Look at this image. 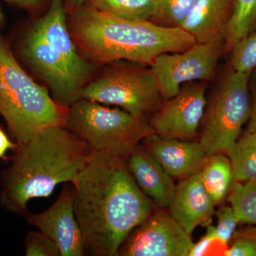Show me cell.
<instances>
[{"label":"cell","instance_id":"9c48e42d","mask_svg":"<svg viewBox=\"0 0 256 256\" xmlns=\"http://www.w3.org/2000/svg\"><path fill=\"white\" fill-rule=\"evenodd\" d=\"M224 50V43L196 42L182 52L158 56L150 66L163 99L174 97L186 82L213 78Z\"/></svg>","mask_w":256,"mask_h":256},{"label":"cell","instance_id":"277c9868","mask_svg":"<svg viewBox=\"0 0 256 256\" xmlns=\"http://www.w3.org/2000/svg\"><path fill=\"white\" fill-rule=\"evenodd\" d=\"M68 114L28 75L0 33V114L18 148L44 130L66 127Z\"/></svg>","mask_w":256,"mask_h":256},{"label":"cell","instance_id":"83f0119b","mask_svg":"<svg viewBox=\"0 0 256 256\" xmlns=\"http://www.w3.org/2000/svg\"><path fill=\"white\" fill-rule=\"evenodd\" d=\"M249 92L252 101L250 118L248 121L246 130L256 132V68L252 70L249 78Z\"/></svg>","mask_w":256,"mask_h":256},{"label":"cell","instance_id":"ffe728a7","mask_svg":"<svg viewBox=\"0 0 256 256\" xmlns=\"http://www.w3.org/2000/svg\"><path fill=\"white\" fill-rule=\"evenodd\" d=\"M256 28V0H233L226 36L225 50Z\"/></svg>","mask_w":256,"mask_h":256},{"label":"cell","instance_id":"7a4b0ae2","mask_svg":"<svg viewBox=\"0 0 256 256\" xmlns=\"http://www.w3.org/2000/svg\"><path fill=\"white\" fill-rule=\"evenodd\" d=\"M14 152L0 178V204L26 215L32 198L48 197L60 184L72 183L92 150L66 127H54L37 133Z\"/></svg>","mask_w":256,"mask_h":256},{"label":"cell","instance_id":"5b68a950","mask_svg":"<svg viewBox=\"0 0 256 256\" xmlns=\"http://www.w3.org/2000/svg\"><path fill=\"white\" fill-rule=\"evenodd\" d=\"M66 128L92 151L124 160L156 133L146 118L82 98L68 108Z\"/></svg>","mask_w":256,"mask_h":256},{"label":"cell","instance_id":"52a82bcc","mask_svg":"<svg viewBox=\"0 0 256 256\" xmlns=\"http://www.w3.org/2000/svg\"><path fill=\"white\" fill-rule=\"evenodd\" d=\"M80 98L119 106L136 117L156 112L164 100L151 68L134 66L111 67L82 88Z\"/></svg>","mask_w":256,"mask_h":256},{"label":"cell","instance_id":"6da1fadb","mask_svg":"<svg viewBox=\"0 0 256 256\" xmlns=\"http://www.w3.org/2000/svg\"><path fill=\"white\" fill-rule=\"evenodd\" d=\"M85 255L116 256L156 205L138 186L126 160L92 151L72 182Z\"/></svg>","mask_w":256,"mask_h":256},{"label":"cell","instance_id":"484cf974","mask_svg":"<svg viewBox=\"0 0 256 256\" xmlns=\"http://www.w3.org/2000/svg\"><path fill=\"white\" fill-rule=\"evenodd\" d=\"M226 256H256V229L244 230L237 234L230 247L224 250Z\"/></svg>","mask_w":256,"mask_h":256},{"label":"cell","instance_id":"30bf717a","mask_svg":"<svg viewBox=\"0 0 256 256\" xmlns=\"http://www.w3.org/2000/svg\"><path fill=\"white\" fill-rule=\"evenodd\" d=\"M193 244L170 212L160 208L130 234L118 256H188Z\"/></svg>","mask_w":256,"mask_h":256},{"label":"cell","instance_id":"d4e9b609","mask_svg":"<svg viewBox=\"0 0 256 256\" xmlns=\"http://www.w3.org/2000/svg\"><path fill=\"white\" fill-rule=\"evenodd\" d=\"M216 216L218 224L215 227V232L217 242L227 247L235 234L239 222L232 206L220 207L216 212Z\"/></svg>","mask_w":256,"mask_h":256},{"label":"cell","instance_id":"5bb4252c","mask_svg":"<svg viewBox=\"0 0 256 256\" xmlns=\"http://www.w3.org/2000/svg\"><path fill=\"white\" fill-rule=\"evenodd\" d=\"M216 204L204 186L200 172L181 180L169 206L170 214L192 236L198 226L206 223Z\"/></svg>","mask_w":256,"mask_h":256},{"label":"cell","instance_id":"cb8c5ba5","mask_svg":"<svg viewBox=\"0 0 256 256\" xmlns=\"http://www.w3.org/2000/svg\"><path fill=\"white\" fill-rule=\"evenodd\" d=\"M24 248L26 256H60L57 244L40 230L28 232Z\"/></svg>","mask_w":256,"mask_h":256},{"label":"cell","instance_id":"f1b7e54d","mask_svg":"<svg viewBox=\"0 0 256 256\" xmlns=\"http://www.w3.org/2000/svg\"><path fill=\"white\" fill-rule=\"evenodd\" d=\"M18 148L16 142H13L8 137L2 128H0V159L3 160H10L11 158L6 156V152L9 150H15Z\"/></svg>","mask_w":256,"mask_h":256},{"label":"cell","instance_id":"ac0fdd59","mask_svg":"<svg viewBox=\"0 0 256 256\" xmlns=\"http://www.w3.org/2000/svg\"><path fill=\"white\" fill-rule=\"evenodd\" d=\"M88 5L124 20L152 22L160 20L158 0H90Z\"/></svg>","mask_w":256,"mask_h":256},{"label":"cell","instance_id":"1f68e13d","mask_svg":"<svg viewBox=\"0 0 256 256\" xmlns=\"http://www.w3.org/2000/svg\"><path fill=\"white\" fill-rule=\"evenodd\" d=\"M5 22H6V18H5L4 11H3L2 8L0 5V33H1L2 28H4Z\"/></svg>","mask_w":256,"mask_h":256},{"label":"cell","instance_id":"9a60e30c","mask_svg":"<svg viewBox=\"0 0 256 256\" xmlns=\"http://www.w3.org/2000/svg\"><path fill=\"white\" fill-rule=\"evenodd\" d=\"M126 163L138 186L156 206L169 208L176 186L154 156L140 144L128 156Z\"/></svg>","mask_w":256,"mask_h":256},{"label":"cell","instance_id":"7402d4cb","mask_svg":"<svg viewBox=\"0 0 256 256\" xmlns=\"http://www.w3.org/2000/svg\"><path fill=\"white\" fill-rule=\"evenodd\" d=\"M230 64L235 72L252 73L256 68V28L237 42L232 50Z\"/></svg>","mask_w":256,"mask_h":256},{"label":"cell","instance_id":"d6986e66","mask_svg":"<svg viewBox=\"0 0 256 256\" xmlns=\"http://www.w3.org/2000/svg\"><path fill=\"white\" fill-rule=\"evenodd\" d=\"M232 169L234 182L256 181V132H245L227 152Z\"/></svg>","mask_w":256,"mask_h":256},{"label":"cell","instance_id":"ba28073f","mask_svg":"<svg viewBox=\"0 0 256 256\" xmlns=\"http://www.w3.org/2000/svg\"><path fill=\"white\" fill-rule=\"evenodd\" d=\"M11 47L20 64L46 84L54 99L60 105L69 108L82 98V88L90 79L74 68L56 47L48 43L34 23Z\"/></svg>","mask_w":256,"mask_h":256},{"label":"cell","instance_id":"4fadbf2b","mask_svg":"<svg viewBox=\"0 0 256 256\" xmlns=\"http://www.w3.org/2000/svg\"><path fill=\"white\" fill-rule=\"evenodd\" d=\"M142 142V146L172 178L183 180L198 172L206 159L200 142L162 137L156 133Z\"/></svg>","mask_w":256,"mask_h":256},{"label":"cell","instance_id":"4dcf8cb0","mask_svg":"<svg viewBox=\"0 0 256 256\" xmlns=\"http://www.w3.org/2000/svg\"><path fill=\"white\" fill-rule=\"evenodd\" d=\"M86 1L87 0H66V9H68L69 11L72 12V13L82 6Z\"/></svg>","mask_w":256,"mask_h":256},{"label":"cell","instance_id":"3957f363","mask_svg":"<svg viewBox=\"0 0 256 256\" xmlns=\"http://www.w3.org/2000/svg\"><path fill=\"white\" fill-rule=\"evenodd\" d=\"M69 32L82 56L94 64L128 60L150 65L158 56L196 43L180 26L117 18L82 5L72 12Z\"/></svg>","mask_w":256,"mask_h":256},{"label":"cell","instance_id":"8fae6325","mask_svg":"<svg viewBox=\"0 0 256 256\" xmlns=\"http://www.w3.org/2000/svg\"><path fill=\"white\" fill-rule=\"evenodd\" d=\"M206 86L195 82L182 86L174 97L164 100L150 122L162 137L192 140L204 118Z\"/></svg>","mask_w":256,"mask_h":256},{"label":"cell","instance_id":"e0dca14e","mask_svg":"<svg viewBox=\"0 0 256 256\" xmlns=\"http://www.w3.org/2000/svg\"><path fill=\"white\" fill-rule=\"evenodd\" d=\"M200 173L202 182L216 206L222 204L228 196L235 182L228 156L220 153L208 156Z\"/></svg>","mask_w":256,"mask_h":256},{"label":"cell","instance_id":"f546056e","mask_svg":"<svg viewBox=\"0 0 256 256\" xmlns=\"http://www.w3.org/2000/svg\"><path fill=\"white\" fill-rule=\"evenodd\" d=\"M10 4L21 8V9L32 11L38 9L44 0H2Z\"/></svg>","mask_w":256,"mask_h":256},{"label":"cell","instance_id":"44dd1931","mask_svg":"<svg viewBox=\"0 0 256 256\" xmlns=\"http://www.w3.org/2000/svg\"><path fill=\"white\" fill-rule=\"evenodd\" d=\"M228 196L239 224H249L256 229V181L235 182Z\"/></svg>","mask_w":256,"mask_h":256},{"label":"cell","instance_id":"8992f818","mask_svg":"<svg viewBox=\"0 0 256 256\" xmlns=\"http://www.w3.org/2000/svg\"><path fill=\"white\" fill-rule=\"evenodd\" d=\"M250 74L232 70L214 96L205 114L200 140L206 158L220 153L227 154L250 118Z\"/></svg>","mask_w":256,"mask_h":256},{"label":"cell","instance_id":"4316f807","mask_svg":"<svg viewBox=\"0 0 256 256\" xmlns=\"http://www.w3.org/2000/svg\"><path fill=\"white\" fill-rule=\"evenodd\" d=\"M217 242L215 227L210 225L207 228L206 234L196 244H194L188 256H202L205 255L214 242Z\"/></svg>","mask_w":256,"mask_h":256},{"label":"cell","instance_id":"2e32d148","mask_svg":"<svg viewBox=\"0 0 256 256\" xmlns=\"http://www.w3.org/2000/svg\"><path fill=\"white\" fill-rule=\"evenodd\" d=\"M233 0H198L180 28L198 43H224Z\"/></svg>","mask_w":256,"mask_h":256},{"label":"cell","instance_id":"603a6c76","mask_svg":"<svg viewBox=\"0 0 256 256\" xmlns=\"http://www.w3.org/2000/svg\"><path fill=\"white\" fill-rule=\"evenodd\" d=\"M160 20L168 26H180L198 0H158Z\"/></svg>","mask_w":256,"mask_h":256},{"label":"cell","instance_id":"7c38bea8","mask_svg":"<svg viewBox=\"0 0 256 256\" xmlns=\"http://www.w3.org/2000/svg\"><path fill=\"white\" fill-rule=\"evenodd\" d=\"M73 185L65 183L58 200L45 212L26 214L30 225L57 244L60 256L85 255L82 230L74 213Z\"/></svg>","mask_w":256,"mask_h":256}]
</instances>
